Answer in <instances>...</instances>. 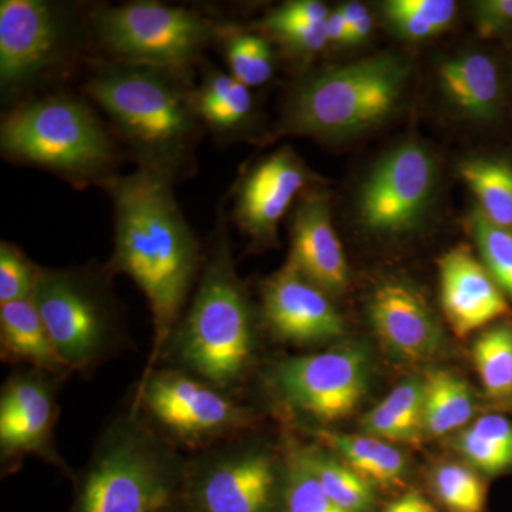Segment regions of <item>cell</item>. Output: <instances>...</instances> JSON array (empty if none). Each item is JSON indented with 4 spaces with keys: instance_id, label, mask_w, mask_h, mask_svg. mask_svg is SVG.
Wrapping results in <instances>:
<instances>
[{
    "instance_id": "17",
    "label": "cell",
    "mask_w": 512,
    "mask_h": 512,
    "mask_svg": "<svg viewBox=\"0 0 512 512\" xmlns=\"http://www.w3.org/2000/svg\"><path fill=\"white\" fill-rule=\"evenodd\" d=\"M369 318L384 346L406 362H426L440 352L443 332L429 303L406 282H384L369 302Z\"/></svg>"
},
{
    "instance_id": "22",
    "label": "cell",
    "mask_w": 512,
    "mask_h": 512,
    "mask_svg": "<svg viewBox=\"0 0 512 512\" xmlns=\"http://www.w3.org/2000/svg\"><path fill=\"white\" fill-rule=\"evenodd\" d=\"M0 356L2 362L32 367L62 379L72 375L57 356L33 298L0 305Z\"/></svg>"
},
{
    "instance_id": "11",
    "label": "cell",
    "mask_w": 512,
    "mask_h": 512,
    "mask_svg": "<svg viewBox=\"0 0 512 512\" xmlns=\"http://www.w3.org/2000/svg\"><path fill=\"white\" fill-rule=\"evenodd\" d=\"M370 359L362 346L346 345L288 357L269 373L276 402L289 413L316 423L348 419L366 396Z\"/></svg>"
},
{
    "instance_id": "6",
    "label": "cell",
    "mask_w": 512,
    "mask_h": 512,
    "mask_svg": "<svg viewBox=\"0 0 512 512\" xmlns=\"http://www.w3.org/2000/svg\"><path fill=\"white\" fill-rule=\"evenodd\" d=\"M410 64L396 55H377L319 70L295 87L279 133L339 140L389 119L399 107Z\"/></svg>"
},
{
    "instance_id": "30",
    "label": "cell",
    "mask_w": 512,
    "mask_h": 512,
    "mask_svg": "<svg viewBox=\"0 0 512 512\" xmlns=\"http://www.w3.org/2000/svg\"><path fill=\"white\" fill-rule=\"evenodd\" d=\"M474 365L485 392L495 400L512 394V325L488 329L473 346Z\"/></svg>"
},
{
    "instance_id": "20",
    "label": "cell",
    "mask_w": 512,
    "mask_h": 512,
    "mask_svg": "<svg viewBox=\"0 0 512 512\" xmlns=\"http://www.w3.org/2000/svg\"><path fill=\"white\" fill-rule=\"evenodd\" d=\"M195 106L205 131L220 143L251 137L256 124V104L251 89L218 67L205 66L194 86Z\"/></svg>"
},
{
    "instance_id": "14",
    "label": "cell",
    "mask_w": 512,
    "mask_h": 512,
    "mask_svg": "<svg viewBox=\"0 0 512 512\" xmlns=\"http://www.w3.org/2000/svg\"><path fill=\"white\" fill-rule=\"evenodd\" d=\"M62 377L32 367L15 370L0 392V461L2 473L18 470L26 457H37L70 476L57 453L55 427Z\"/></svg>"
},
{
    "instance_id": "40",
    "label": "cell",
    "mask_w": 512,
    "mask_h": 512,
    "mask_svg": "<svg viewBox=\"0 0 512 512\" xmlns=\"http://www.w3.org/2000/svg\"><path fill=\"white\" fill-rule=\"evenodd\" d=\"M329 43L332 45H348V28L339 9L329 13L326 19Z\"/></svg>"
},
{
    "instance_id": "8",
    "label": "cell",
    "mask_w": 512,
    "mask_h": 512,
    "mask_svg": "<svg viewBox=\"0 0 512 512\" xmlns=\"http://www.w3.org/2000/svg\"><path fill=\"white\" fill-rule=\"evenodd\" d=\"M94 40L111 60L146 64L194 77L221 23L200 12L156 0L97 6L89 13Z\"/></svg>"
},
{
    "instance_id": "26",
    "label": "cell",
    "mask_w": 512,
    "mask_h": 512,
    "mask_svg": "<svg viewBox=\"0 0 512 512\" xmlns=\"http://www.w3.org/2000/svg\"><path fill=\"white\" fill-rule=\"evenodd\" d=\"M299 450L333 503L349 512H370L375 508V485L359 476L348 464L319 447H299Z\"/></svg>"
},
{
    "instance_id": "33",
    "label": "cell",
    "mask_w": 512,
    "mask_h": 512,
    "mask_svg": "<svg viewBox=\"0 0 512 512\" xmlns=\"http://www.w3.org/2000/svg\"><path fill=\"white\" fill-rule=\"evenodd\" d=\"M282 512H349L333 503L326 495L299 447H289L286 457Z\"/></svg>"
},
{
    "instance_id": "4",
    "label": "cell",
    "mask_w": 512,
    "mask_h": 512,
    "mask_svg": "<svg viewBox=\"0 0 512 512\" xmlns=\"http://www.w3.org/2000/svg\"><path fill=\"white\" fill-rule=\"evenodd\" d=\"M187 458L130 402L101 430L69 512H160L183 498Z\"/></svg>"
},
{
    "instance_id": "5",
    "label": "cell",
    "mask_w": 512,
    "mask_h": 512,
    "mask_svg": "<svg viewBox=\"0 0 512 512\" xmlns=\"http://www.w3.org/2000/svg\"><path fill=\"white\" fill-rule=\"evenodd\" d=\"M6 160L57 175L76 188L106 183L117 174L119 138L92 104L69 93L28 99L0 123Z\"/></svg>"
},
{
    "instance_id": "15",
    "label": "cell",
    "mask_w": 512,
    "mask_h": 512,
    "mask_svg": "<svg viewBox=\"0 0 512 512\" xmlns=\"http://www.w3.org/2000/svg\"><path fill=\"white\" fill-rule=\"evenodd\" d=\"M311 181L306 165L291 148L256 163L235 190L234 221L255 247L274 244L282 218Z\"/></svg>"
},
{
    "instance_id": "29",
    "label": "cell",
    "mask_w": 512,
    "mask_h": 512,
    "mask_svg": "<svg viewBox=\"0 0 512 512\" xmlns=\"http://www.w3.org/2000/svg\"><path fill=\"white\" fill-rule=\"evenodd\" d=\"M217 43L228 73L249 89L264 86L274 77V50L265 37L222 23Z\"/></svg>"
},
{
    "instance_id": "1",
    "label": "cell",
    "mask_w": 512,
    "mask_h": 512,
    "mask_svg": "<svg viewBox=\"0 0 512 512\" xmlns=\"http://www.w3.org/2000/svg\"><path fill=\"white\" fill-rule=\"evenodd\" d=\"M114 208V248L106 269L126 275L146 296L153 343L141 379L163 359L200 279L205 251L175 200L174 185L136 170L103 185Z\"/></svg>"
},
{
    "instance_id": "2",
    "label": "cell",
    "mask_w": 512,
    "mask_h": 512,
    "mask_svg": "<svg viewBox=\"0 0 512 512\" xmlns=\"http://www.w3.org/2000/svg\"><path fill=\"white\" fill-rule=\"evenodd\" d=\"M194 77L146 66L100 60L83 92L109 117L137 170L170 184L197 170L202 126L194 99Z\"/></svg>"
},
{
    "instance_id": "39",
    "label": "cell",
    "mask_w": 512,
    "mask_h": 512,
    "mask_svg": "<svg viewBox=\"0 0 512 512\" xmlns=\"http://www.w3.org/2000/svg\"><path fill=\"white\" fill-rule=\"evenodd\" d=\"M383 512H436L433 504L419 493H407L387 505Z\"/></svg>"
},
{
    "instance_id": "35",
    "label": "cell",
    "mask_w": 512,
    "mask_h": 512,
    "mask_svg": "<svg viewBox=\"0 0 512 512\" xmlns=\"http://www.w3.org/2000/svg\"><path fill=\"white\" fill-rule=\"evenodd\" d=\"M42 266L8 241L0 244V305L32 299Z\"/></svg>"
},
{
    "instance_id": "32",
    "label": "cell",
    "mask_w": 512,
    "mask_h": 512,
    "mask_svg": "<svg viewBox=\"0 0 512 512\" xmlns=\"http://www.w3.org/2000/svg\"><path fill=\"white\" fill-rule=\"evenodd\" d=\"M471 234L480 249L485 269L500 286L501 291L512 298V231L487 220L480 210L471 212L468 218Z\"/></svg>"
},
{
    "instance_id": "34",
    "label": "cell",
    "mask_w": 512,
    "mask_h": 512,
    "mask_svg": "<svg viewBox=\"0 0 512 512\" xmlns=\"http://www.w3.org/2000/svg\"><path fill=\"white\" fill-rule=\"evenodd\" d=\"M433 490L453 512H483L487 488L476 471L463 464L448 463L433 474Z\"/></svg>"
},
{
    "instance_id": "7",
    "label": "cell",
    "mask_w": 512,
    "mask_h": 512,
    "mask_svg": "<svg viewBox=\"0 0 512 512\" xmlns=\"http://www.w3.org/2000/svg\"><path fill=\"white\" fill-rule=\"evenodd\" d=\"M110 278L106 266L40 269L33 302L72 375H89L133 349Z\"/></svg>"
},
{
    "instance_id": "25",
    "label": "cell",
    "mask_w": 512,
    "mask_h": 512,
    "mask_svg": "<svg viewBox=\"0 0 512 512\" xmlns=\"http://www.w3.org/2000/svg\"><path fill=\"white\" fill-rule=\"evenodd\" d=\"M476 410L466 380L448 370H431L424 379V431L443 437L466 426Z\"/></svg>"
},
{
    "instance_id": "12",
    "label": "cell",
    "mask_w": 512,
    "mask_h": 512,
    "mask_svg": "<svg viewBox=\"0 0 512 512\" xmlns=\"http://www.w3.org/2000/svg\"><path fill=\"white\" fill-rule=\"evenodd\" d=\"M73 19L46 0L0 2V87L18 93L42 79L69 52Z\"/></svg>"
},
{
    "instance_id": "42",
    "label": "cell",
    "mask_w": 512,
    "mask_h": 512,
    "mask_svg": "<svg viewBox=\"0 0 512 512\" xmlns=\"http://www.w3.org/2000/svg\"><path fill=\"white\" fill-rule=\"evenodd\" d=\"M160 512H195L192 510L190 505L185 503L183 498L181 500L175 501L174 504L168 505L167 508H164V510H161Z\"/></svg>"
},
{
    "instance_id": "36",
    "label": "cell",
    "mask_w": 512,
    "mask_h": 512,
    "mask_svg": "<svg viewBox=\"0 0 512 512\" xmlns=\"http://www.w3.org/2000/svg\"><path fill=\"white\" fill-rule=\"evenodd\" d=\"M266 35L274 37L276 42L284 46L286 52L301 59L318 55L320 50L329 45L326 22L282 26V28L269 30Z\"/></svg>"
},
{
    "instance_id": "28",
    "label": "cell",
    "mask_w": 512,
    "mask_h": 512,
    "mask_svg": "<svg viewBox=\"0 0 512 512\" xmlns=\"http://www.w3.org/2000/svg\"><path fill=\"white\" fill-rule=\"evenodd\" d=\"M460 174L476 195L478 210L500 227L512 229V167L491 158H470Z\"/></svg>"
},
{
    "instance_id": "27",
    "label": "cell",
    "mask_w": 512,
    "mask_h": 512,
    "mask_svg": "<svg viewBox=\"0 0 512 512\" xmlns=\"http://www.w3.org/2000/svg\"><path fill=\"white\" fill-rule=\"evenodd\" d=\"M456 447L481 473H505L512 468V423L500 414H487L458 434Z\"/></svg>"
},
{
    "instance_id": "37",
    "label": "cell",
    "mask_w": 512,
    "mask_h": 512,
    "mask_svg": "<svg viewBox=\"0 0 512 512\" xmlns=\"http://www.w3.org/2000/svg\"><path fill=\"white\" fill-rule=\"evenodd\" d=\"M329 9L325 3L318 0H293L279 6L259 23L262 32L292 25H313V23L326 22L329 16Z\"/></svg>"
},
{
    "instance_id": "24",
    "label": "cell",
    "mask_w": 512,
    "mask_h": 512,
    "mask_svg": "<svg viewBox=\"0 0 512 512\" xmlns=\"http://www.w3.org/2000/svg\"><path fill=\"white\" fill-rule=\"evenodd\" d=\"M423 409L424 380H406L365 414L363 430L390 443H417L424 433Z\"/></svg>"
},
{
    "instance_id": "41",
    "label": "cell",
    "mask_w": 512,
    "mask_h": 512,
    "mask_svg": "<svg viewBox=\"0 0 512 512\" xmlns=\"http://www.w3.org/2000/svg\"><path fill=\"white\" fill-rule=\"evenodd\" d=\"M373 28V19L370 13L366 12L357 19L355 25L352 26L349 32V45H359V43L365 42L369 37L370 32Z\"/></svg>"
},
{
    "instance_id": "9",
    "label": "cell",
    "mask_w": 512,
    "mask_h": 512,
    "mask_svg": "<svg viewBox=\"0 0 512 512\" xmlns=\"http://www.w3.org/2000/svg\"><path fill=\"white\" fill-rule=\"evenodd\" d=\"M130 402L165 439L194 453L234 439L254 421L231 394L177 367L140 379Z\"/></svg>"
},
{
    "instance_id": "38",
    "label": "cell",
    "mask_w": 512,
    "mask_h": 512,
    "mask_svg": "<svg viewBox=\"0 0 512 512\" xmlns=\"http://www.w3.org/2000/svg\"><path fill=\"white\" fill-rule=\"evenodd\" d=\"M473 18L481 36L500 35L512 29V0H481L474 3Z\"/></svg>"
},
{
    "instance_id": "23",
    "label": "cell",
    "mask_w": 512,
    "mask_h": 512,
    "mask_svg": "<svg viewBox=\"0 0 512 512\" xmlns=\"http://www.w3.org/2000/svg\"><path fill=\"white\" fill-rule=\"evenodd\" d=\"M313 436L370 484L392 488L404 483L406 458L387 441L328 429L315 430Z\"/></svg>"
},
{
    "instance_id": "19",
    "label": "cell",
    "mask_w": 512,
    "mask_h": 512,
    "mask_svg": "<svg viewBox=\"0 0 512 512\" xmlns=\"http://www.w3.org/2000/svg\"><path fill=\"white\" fill-rule=\"evenodd\" d=\"M444 316L458 338H467L510 312L500 286L467 248L451 249L439 264Z\"/></svg>"
},
{
    "instance_id": "10",
    "label": "cell",
    "mask_w": 512,
    "mask_h": 512,
    "mask_svg": "<svg viewBox=\"0 0 512 512\" xmlns=\"http://www.w3.org/2000/svg\"><path fill=\"white\" fill-rule=\"evenodd\" d=\"M234 439L187 458L183 500L195 512H282L286 464Z\"/></svg>"
},
{
    "instance_id": "16",
    "label": "cell",
    "mask_w": 512,
    "mask_h": 512,
    "mask_svg": "<svg viewBox=\"0 0 512 512\" xmlns=\"http://www.w3.org/2000/svg\"><path fill=\"white\" fill-rule=\"evenodd\" d=\"M262 319L279 340L320 345L345 335V320L330 296L286 264L262 285Z\"/></svg>"
},
{
    "instance_id": "13",
    "label": "cell",
    "mask_w": 512,
    "mask_h": 512,
    "mask_svg": "<svg viewBox=\"0 0 512 512\" xmlns=\"http://www.w3.org/2000/svg\"><path fill=\"white\" fill-rule=\"evenodd\" d=\"M436 185V163L417 143L390 150L367 175L357 211L360 224L376 234H400L423 220Z\"/></svg>"
},
{
    "instance_id": "21",
    "label": "cell",
    "mask_w": 512,
    "mask_h": 512,
    "mask_svg": "<svg viewBox=\"0 0 512 512\" xmlns=\"http://www.w3.org/2000/svg\"><path fill=\"white\" fill-rule=\"evenodd\" d=\"M437 77L448 103L467 119L487 121L500 111V72L490 56L468 52L448 57L440 63Z\"/></svg>"
},
{
    "instance_id": "18",
    "label": "cell",
    "mask_w": 512,
    "mask_h": 512,
    "mask_svg": "<svg viewBox=\"0 0 512 512\" xmlns=\"http://www.w3.org/2000/svg\"><path fill=\"white\" fill-rule=\"evenodd\" d=\"M288 262L330 298L348 288V261L333 228L328 197L322 192H309L295 208Z\"/></svg>"
},
{
    "instance_id": "3",
    "label": "cell",
    "mask_w": 512,
    "mask_h": 512,
    "mask_svg": "<svg viewBox=\"0 0 512 512\" xmlns=\"http://www.w3.org/2000/svg\"><path fill=\"white\" fill-rule=\"evenodd\" d=\"M256 322L247 289L235 271L224 217L218 221L190 305L175 326L165 359L229 393L254 362Z\"/></svg>"
},
{
    "instance_id": "31",
    "label": "cell",
    "mask_w": 512,
    "mask_h": 512,
    "mask_svg": "<svg viewBox=\"0 0 512 512\" xmlns=\"http://www.w3.org/2000/svg\"><path fill=\"white\" fill-rule=\"evenodd\" d=\"M384 18L399 35L421 40L437 35L456 18L453 0H390L382 5Z\"/></svg>"
}]
</instances>
